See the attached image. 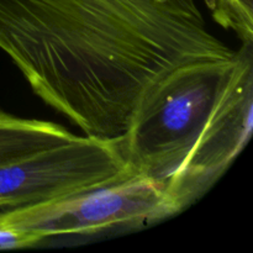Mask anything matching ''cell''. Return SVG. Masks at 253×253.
Returning <instances> with one entry per match:
<instances>
[{
  "instance_id": "5",
  "label": "cell",
  "mask_w": 253,
  "mask_h": 253,
  "mask_svg": "<svg viewBox=\"0 0 253 253\" xmlns=\"http://www.w3.org/2000/svg\"><path fill=\"white\" fill-rule=\"evenodd\" d=\"M76 136L58 124L19 118L0 109V166Z\"/></svg>"
},
{
  "instance_id": "4",
  "label": "cell",
  "mask_w": 253,
  "mask_h": 253,
  "mask_svg": "<svg viewBox=\"0 0 253 253\" xmlns=\"http://www.w3.org/2000/svg\"><path fill=\"white\" fill-rule=\"evenodd\" d=\"M121 138L78 136L0 166V208L48 202L132 174Z\"/></svg>"
},
{
  "instance_id": "8",
  "label": "cell",
  "mask_w": 253,
  "mask_h": 253,
  "mask_svg": "<svg viewBox=\"0 0 253 253\" xmlns=\"http://www.w3.org/2000/svg\"><path fill=\"white\" fill-rule=\"evenodd\" d=\"M205 4H207V6L209 7V10L212 9V6H214V0H204Z\"/></svg>"
},
{
  "instance_id": "3",
  "label": "cell",
  "mask_w": 253,
  "mask_h": 253,
  "mask_svg": "<svg viewBox=\"0 0 253 253\" xmlns=\"http://www.w3.org/2000/svg\"><path fill=\"white\" fill-rule=\"evenodd\" d=\"M178 214L161 185L145 175L132 174L36 205L0 211V227L46 240L152 224Z\"/></svg>"
},
{
  "instance_id": "7",
  "label": "cell",
  "mask_w": 253,
  "mask_h": 253,
  "mask_svg": "<svg viewBox=\"0 0 253 253\" xmlns=\"http://www.w3.org/2000/svg\"><path fill=\"white\" fill-rule=\"evenodd\" d=\"M43 241L37 235L14 229L0 227V250H16L32 247Z\"/></svg>"
},
{
  "instance_id": "1",
  "label": "cell",
  "mask_w": 253,
  "mask_h": 253,
  "mask_svg": "<svg viewBox=\"0 0 253 253\" xmlns=\"http://www.w3.org/2000/svg\"><path fill=\"white\" fill-rule=\"evenodd\" d=\"M0 49L43 103L103 138L123 137L175 68L236 52L195 0H0Z\"/></svg>"
},
{
  "instance_id": "6",
  "label": "cell",
  "mask_w": 253,
  "mask_h": 253,
  "mask_svg": "<svg viewBox=\"0 0 253 253\" xmlns=\"http://www.w3.org/2000/svg\"><path fill=\"white\" fill-rule=\"evenodd\" d=\"M211 16L241 42L253 41V0H214Z\"/></svg>"
},
{
  "instance_id": "2",
  "label": "cell",
  "mask_w": 253,
  "mask_h": 253,
  "mask_svg": "<svg viewBox=\"0 0 253 253\" xmlns=\"http://www.w3.org/2000/svg\"><path fill=\"white\" fill-rule=\"evenodd\" d=\"M253 127V41L234 57L180 66L141 100L123 151L178 212L204 197L245 150Z\"/></svg>"
}]
</instances>
